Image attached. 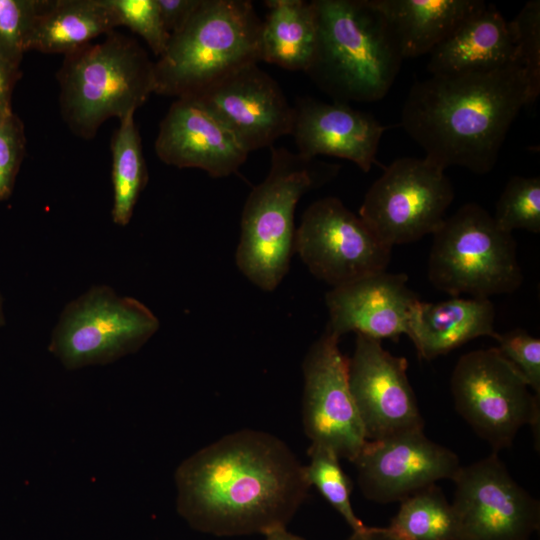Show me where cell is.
<instances>
[{"instance_id":"1","label":"cell","mask_w":540,"mask_h":540,"mask_svg":"<svg viewBox=\"0 0 540 540\" xmlns=\"http://www.w3.org/2000/svg\"><path fill=\"white\" fill-rule=\"evenodd\" d=\"M174 478L178 513L193 529L214 536L286 528L311 487L290 447L253 429L201 448L181 462Z\"/></svg>"},{"instance_id":"2","label":"cell","mask_w":540,"mask_h":540,"mask_svg":"<svg viewBox=\"0 0 540 540\" xmlns=\"http://www.w3.org/2000/svg\"><path fill=\"white\" fill-rule=\"evenodd\" d=\"M529 104V82L518 64L431 74L410 88L400 125L440 168L460 166L486 174L514 120Z\"/></svg>"},{"instance_id":"3","label":"cell","mask_w":540,"mask_h":540,"mask_svg":"<svg viewBox=\"0 0 540 540\" xmlns=\"http://www.w3.org/2000/svg\"><path fill=\"white\" fill-rule=\"evenodd\" d=\"M317 41L305 72L336 102H374L392 87L404 60L372 0H312Z\"/></svg>"},{"instance_id":"4","label":"cell","mask_w":540,"mask_h":540,"mask_svg":"<svg viewBox=\"0 0 540 540\" xmlns=\"http://www.w3.org/2000/svg\"><path fill=\"white\" fill-rule=\"evenodd\" d=\"M56 78L62 119L85 140L93 139L106 120L135 114L156 88L148 53L116 30L100 43L65 54Z\"/></svg>"},{"instance_id":"5","label":"cell","mask_w":540,"mask_h":540,"mask_svg":"<svg viewBox=\"0 0 540 540\" xmlns=\"http://www.w3.org/2000/svg\"><path fill=\"white\" fill-rule=\"evenodd\" d=\"M270 169L245 202L236 250L239 270L256 286L273 291L289 270L294 252V212L299 199L322 186L340 166L270 147Z\"/></svg>"},{"instance_id":"6","label":"cell","mask_w":540,"mask_h":540,"mask_svg":"<svg viewBox=\"0 0 540 540\" xmlns=\"http://www.w3.org/2000/svg\"><path fill=\"white\" fill-rule=\"evenodd\" d=\"M261 27L251 1L202 0L154 62L155 93L194 96L232 72L260 62Z\"/></svg>"},{"instance_id":"7","label":"cell","mask_w":540,"mask_h":540,"mask_svg":"<svg viewBox=\"0 0 540 540\" xmlns=\"http://www.w3.org/2000/svg\"><path fill=\"white\" fill-rule=\"evenodd\" d=\"M432 235L428 278L438 290L452 297L489 299L521 286L512 233L502 230L480 205H462Z\"/></svg>"},{"instance_id":"8","label":"cell","mask_w":540,"mask_h":540,"mask_svg":"<svg viewBox=\"0 0 540 540\" xmlns=\"http://www.w3.org/2000/svg\"><path fill=\"white\" fill-rule=\"evenodd\" d=\"M159 326L141 301L94 285L65 305L48 350L68 370L106 365L137 352Z\"/></svg>"},{"instance_id":"9","label":"cell","mask_w":540,"mask_h":540,"mask_svg":"<svg viewBox=\"0 0 540 540\" xmlns=\"http://www.w3.org/2000/svg\"><path fill=\"white\" fill-rule=\"evenodd\" d=\"M450 387L456 411L493 452L510 447L525 425L539 441L540 396L496 347L462 355Z\"/></svg>"},{"instance_id":"10","label":"cell","mask_w":540,"mask_h":540,"mask_svg":"<svg viewBox=\"0 0 540 540\" xmlns=\"http://www.w3.org/2000/svg\"><path fill=\"white\" fill-rule=\"evenodd\" d=\"M444 171L425 157L394 160L368 189L360 218L391 248L433 234L454 199Z\"/></svg>"},{"instance_id":"11","label":"cell","mask_w":540,"mask_h":540,"mask_svg":"<svg viewBox=\"0 0 540 540\" xmlns=\"http://www.w3.org/2000/svg\"><path fill=\"white\" fill-rule=\"evenodd\" d=\"M294 251L316 278L337 287L386 271L392 248L340 199L324 197L304 211Z\"/></svg>"},{"instance_id":"12","label":"cell","mask_w":540,"mask_h":540,"mask_svg":"<svg viewBox=\"0 0 540 540\" xmlns=\"http://www.w3.org/2000/svg\"><path fill=\"white\" fill-rule=\"evenodd\" d=\"M455 540H530L540 504L509 474L497 453L462 466L453 480Z\"/></svg>"},{"instance_id":"13","label":"cell","mask_w":540,"mask_h":540,"mask_svg":"<svg viewBox=\"0 0 540 540\" xmlns=\"http://www.w3.org/2000/svg\"><path fill=\"white\" fill-rule=\"evenodd\" d=\"M325 331L307 351L302 371V425L311 445L353 462L367 439L348 384V358Z\"/></svg>"},{"instance_id":"14","label":"cell","mask_w":540,"mask_h":540,"mask_svg":"<svg viewBox=\"0 0 540 540\" xmlns=\"http://www.w3.org/2000/svg\"><path fill=\"white\" fill-rule=\"evenodd\" d=\"M352 463L363 496L379 504L401 502L439 480L453 481L462 467L457 454L423 430L367 440Z\"/></svg>"},{"instance_id":"15","label":"cell","mask_w":540,"mask_h":540,"mask_svg":"<svg viewBox=\"0 0 540 540\" xmlns=\"http://www.w3.org/2000/svg\"><path fill=\"white\" fill-rule=\"evenodd\" d=\"M407 368L406 358L385 350L381 340L356 334L348 384L368 441L424 430Z\"/></svg>"},{"instance_id":"16","label":"cell","mask_w":540,"mask_h":540,"mask_svg":"<svg viewBox=\"0 0 540 540\" xmlns=\"http://www.w3.org/2000/svg\"><path fill=\"white\" fill-rule=\"evenodd\" d=\"M198 97L250 153L291 134L295 110L280 85L258 63L215 82Z\"/></svg>"},{"instance_id":"17","label":"cell","mask_w":540,"mask_h":540,"mask_svg":"<svg viewBox=\"0 0 540 540\" xmlns=\"http://www.w3.org/2000/svg\"><path fill=\"white\" fill-rule=\"evenodd\" d=\"M157 157L178 168H197L213 178L236 173L248 157L224 123L196 96L169 107L154 144Z\"/></svg>"},{"instance_id":"18","label":"cell","mask_w":540,"mask_h":540,"mask_svg":"<svg viewBox=\"0 0 540 540\" xmlns=\"http://www.w3.org/2000/svg\"><path fill=\"white\" fill-rule=\"evenodd\" d=\"M403 273L386 271L333 287L326 294V330L340 338L348 332L381 340L408 336L412 312L420 301Z\"/></svg>"},{"instance_id":"19","label":"cell","mask_w":540,"mask_h":540,"mask_svg":"<svg viewBox=\"0 0 540 540\" xmlns=\"http://www.w3.org/2000/svg\"><path fill=\"white\" fill-rule=\"evenodd\" d=\"M291 134L305 158L328 155L346 159L363 172L377 163L379 143L389 126L347 103H325L312 97L297 100Z\"/></svg>"},{"instance_id":"20","label":"cell","mask_w":540,"mask_h":540,"mask_svg":"<svg viewBox=\"0 0 540 540\" xmlns=\"http://www.w3.org/2000/svg\"><path fill=\"white\" fill-rule=\"evenodd\" d=\"M429 55L430 74L487 71L516 64L509 22L494 5L487 3Z\"/></svg>"},{"instance_id":"21","label":"cell","mask_w":540,"mask_h":540,"mask_svg":"<svg viewBox=\"0 0 540 540\" xmlns=\"http://www.w3.org/2000/svg\"><path fill=\"white\" fill-rule=\"evenodd\" d=\"M495 308L486 298L419 301L410 318L408 337L418 356L432 360L481 336L494 338Z\"/></svg>"},{"instance_id":"22","label":"cell","mask_w":540,"mask_h":540,"mask_svg":"<svg viewBox=\"0 0 540 540\" xmlns=\"http://www.w3.org/2000/svg\"><path fill=\"white\" fill-rule=\"evenodd\" d=\"M385 18L403 58L429 54L464 21L480 11L482 0H372Z\"/></svg>"},{"instance_id":"23","label":"cell","mask_w":540,"mask_h":540,"mask_svg":"<svg viewBox=\"0 0 540 540\" xmlns=\"http://www.w3.org/2000/svg\"><path fill=\"white\" fill-rule=\"evenodd\" d=\"M117 27L107 0H52L36 20L25 51L65 55Z\"/></svg>"},{"instance_id":"24","label":"cell","mask_w":540,"mask_h":540,"mask_svg":"<svg viewBox=\"0 0 540 540\" xmlns=\"http://www.w3.org/2000/svg\"><path fill=\"white\" fill-rule=\"evenodd\" d=\"M260 34L261 61L306 72L316 48L314 4L304 0H268Z\"/></svg>"},{"instance_id":"25","label":"cell","mask_w":540,"mask_h":540,"mask_svg":"<svg viewBox=\"0 0 540 540\" xmlns=\"http://www.w3.org/2000/svg\"><path fill=\"white\" fill-rule=\"evenodd\" d=\"M119 122L110 142L113 186L111 216L116 225L123 227L131 221L134 208L148 183L149 176L134 114Z\"/></svg>"},{"instance_id":"26","label":"cell","mask_w":540,"mask_h":540,"mask_svg":"<svg viewBox=\"0 0 540 540\" xmlns=\"http://www.w3.org/2000/svg\"><path fill=\"white\" fill-rule=\"evenodd\" d=\"M384 528L402 540H455L456 518L443 491L434 484L402 500Z\"/></svg>"},{"instance_id":"27","label":"cell","mask_w":540,"mask_h":540,"mask_svg":"<svg viewBox=\"0 0 540 540\" xmlns=\"http://www.w3.org/2000/svg\"><path fill=\"white\" fill-rule=\"evenodd\" d=\"M309 463L305 465L311 486H315L325 500L341 515L352 532L363 531L367 526L355 514L351 504L352 485L340 465V458L332 450L311 445Z\"/></svg>"},{"instance_id":"28","label":"cell","mask_w":540,"mask_h":540,"mask_svg":"<svg viewBox=\"0 0 540 540\" xmlns=\"http://www.w3.org/2000/svg\"><path fill=\"white\" fill-rule=\"evenodd\" d=\"M493 219L504 231L540 232V178L512 176L500 194Z\"/></svg>"},{"instance_id":"29","label":"cell","mask_w":540,"mask_h":540,"mask_svg":"<svg viewBox=\"0 0 540 540\" xmlns=\"http://www.w3.org/2000/svg\"><path fill=\"white\" fill-rule=\"evenodd\" d=\"M52 0H0V52L12 64H21L26 40L38 17Z\"/></svg>"},{"instance_id":"30","label":"cell","mask_w":540,"mask_h":540,"mask_svg":"<svg viewBox=\"0 0 540 540\" xmlns=\"http://www.w3.org/2000/svg\"><path fill=\"white\" fill-rule=\"evenodd\" d=\"M515 45V63L527 75L530 90V103L540 93V1H528L509 22Z\"/></svg>"},{"instance_id":"31","label":"cell","mask_w":540,"mask_h":540,"mask_svg":"<svg viewBox=\"0 0 540 540\" xmlns=\"http://www.w3.org/2000/svg\"><path fill=\"white\" fill-rule=\"evenodd\" d=\"M118 27L138 34L157 57L166 50L171 35L161 19L157 0H107Z\"/></svg>"},{"instance_id":"32","label":"cell","mask_w":540,"mask_h":540,"mask_svg":"<svg viewBox=\"0 0 540 540\" xmlns=\"http://www.w3.org/2000/svg\"><path fill=\"white\" fill-rule=\"evenodd\" d=\"M25 152L22 120L13 111L0 113V201L11 196Z\"/></svg>"},{"instance_id":"33","label":"cell","mask_w":540,"mask_h":540,"mask_svg":"<svg viewBox=\"0 0 540 540\" xmlns=\"http://www.w3.org/2000/svg\"><path fill=\"white\" fill-rule=\"evenodd\" d=\"M499 352L518 370L534 394L540 396V339L516 328L497 333Z\"/></svg>"},{"instance_id":"34","label":"cell","mask_w":540,"mask_h":540,"mask_svg":"<svg viewBox=\"0 0 540 540\" xmlns=\"http://www.w3.org/2000/svg\"><path fill=\"white\" fill-rule=\"evenodd\" d=\"M162 22L170 35L182 30L202 0H157Z\"/></svg>"},{"instance_id":"35","label":"cell","mask_w":540,"mask_h":540,"mask_svg":"<svg viewBox=\"0 0 540 540\" xmlns=\"http://www.w3.org/2000/svg\"><path fill=\"white\" fill-rule=\"evenodd\" d=\"M20 77V67L12 64L0 52V113L12 111V94Z\"/></svg>"},{"instance_id":"36","label":"cell","mask_w":540,"mask_h":540,"mask_svg":"<svg viewBox=\"0 0 540 540\" xmlns=\"http://www.w3.org/2000/svg\"><path fill=\"white\" fill-rule=\"evenodd\" d=\"M346 540H402L392 536L384 527H366L363 531L352 532Z\"/></svg>"},{"instance_id":"37","label":"cell","mask_w":540,"mask_h":540,"mask_svg":"<svg viewBox=\"0 0 540 540\" xmlns=\"http://www.w3.org/2000/svg\"><path fill=\"white\" fill-rule=\"evenodd\" d=\"M264 536L265 540H304L303 538L288 532L286 528L274 530Z\"/></svg>"},{"instance_id":"38","label":"cell","mask_w":540,"mask_h":540,"mask_svg":"<svg viewBox=\"0 0 540 540\" xmlns=\"http://www.w3.org/2000/svg\"><path fill=\"white\" fill-rule=\"evenodd\" d=\"M5 324V316L3 312V299L0 294V326H3Z\"/></svg>"}]
</instances>
